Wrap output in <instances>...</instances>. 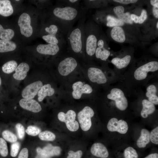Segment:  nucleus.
Instances as JSON below:
<instances>
[{"label":"nucleus","mask_w":158,"mask_h":158,"mask_svg":"<svg viewBox=\"0 0 158 158\" xmlns=\"http://www.w3.org/2000/svg\"><path fill=\"white\" fill-rule=\"evenodd\" d=\"M87 10L82 6L73 7L56 5L50 9V19L61 24L68 32L75 23L85 15Z\"/></svg>","instance_id":"f257e3e1"},{"label":"nucleus","mask_w":158,"mask_h":158,"mask_svg":"<svg viewBox=\"0 0 158 158\" xmlns=\"http://www.w3.org/2000/svg\"><path fill=\"white\" fill-rule=\"evenodd\" d=\"M86 19L84 16L78 21L77 25L68 31L66 41L67 49L72 55L85 59L84 26Z\"/></svg>","instance_id":"f03ea898"},{"label":"nucleus","mask_w":158,"mask_h":158,"mask_svg":"<svg viewBox=\"0 0 158 158\" xmlns=\"http://www.w3.org/2000/svg\"><path fill=\"white\" fill-rule=\"evenodd\" d=\"M84 30L85 53V58L88 59L95 55L101 31L100 28L90 19L85 22Z\"/></svg>","instance_id":"7ed1b4c3"},{"label":"nucleus","mask_w":158,"mask_h":158,"mask_svg":"<svg viewBox=\"0 0 158 158\" xmlns=\"http://www.w3.org/2000/svg\"><path fill=\"white\" fill-rule=\"evenodd\" d=\"M78 65L76 59L73 56L62 57L58 64V71L61 75L66 76L73 72Z\"/></svg>","instance_id":"20e7f679"},{"label":"nucleus","mask_w":158,"mask_h":158,"mask_svg":"<svg viewBox=\"0 0 158 158\" xmlns=\"http://www.w3.org/2000/svg\"><path fill=\"white\" fill-rule=\"evenodd\" d=\"M94 115L92 108L86 106L78 114V119L81 129L84 131L88 130L92 125L91 118Z\"/></svg>","instance_id":"39448f33"},{"label":"nucleus","mask_w":158,"mask_h":158,"mask_svg":"<svg viewBox=\"0 0 158 158\" xmlns=\"http://www.w3.org/2000/svg\"><path fill=\"white\" fill-rule=\"evenodd\" d=\"M76 116L75 112L72 110L68 111L66 113L60 112L58 114L59 119L65 122L67 128L73 132L77 131L79 127L78 122L75 120Z\"/></svg>","instance_id":"423d86ee"},{"label":"nucleus","mask_w":158,"mask_h":158,"mask_svg":"<svg viewBox=\"0 0 158 158\" xmlns=\"http://www.w3.org/2000/svg\"><path fill=\"white\" fill-rule=\"evenodd\" d=\"M107 97L108 99L114 101L116 107L121 110H125L128 107L127 99L123 91L120 89H112L110 93L107 95Z\"/></svg>","instance_id":"0eeeda50"},{"label":"nucleus","mask_w":158,"mask_h":158,"mask_svg":"<svg viewBox=\"0 0 158 158\" xmlns=\"http://www.w3.org/2000/svg\"><path fill=\"white\" fill-rule=\"evenodd\" d=\"M31 21L30 15L26 12L22 13L18 20V24L21 34L27 38L31 36L33 34V29L31 25Z\"/></svg>","instance_id":"6e6552de"},{"label":"nucleus","mask_w":158,"mask_h":158,"mask_svg":"<svg viewBox=\"0 0 158 158\" xmlns=\"http://www.w3.org/2000/svg\"><path fill=\"white\" fill-rule=\"evenodd\" d=\"M158 70V62L156 61H150L136 69L134 72V77L137 80H142L146 78L148 72H154Z\"/></svg>","instance_id":"1a4fd4ad"},{"label":"nucleus","mask_w":158,"mask_h":158,"mask_svg":"<svg viewBox=\"0 0 158 158\" xmlns=\"http://www.w3.org/2000/svg\"><path fill=\"white\" fill-rule=\"evenodd\" d=\"M65 47L54 43L40 44L37 46L36 50L41 54L55 56L58 54Z\"/></svg>","instance_id":"9d476101"},{"label":"nucleus","mask_w":158,"mask_h":158,"mask_svg":"<svg viewBox=\"0 0 158 158\" xmlns=\"http://www.w3.org/2000/svg\"><path fill=\"white\" fill-rule=\"evenodd\" d=\"M43 85L42 82L40 80L32 83L27 85L23 90L21 95L23 98L32 99L37 94Z\"/></svg>","instance_id":"9b49d317"},{"label":"nucleus","mask_w":158,"mask_h":158,"mask_svg":"<svg viewBox=\"0 0 158 158\" xmlns=\"http://www.w3.org/2000/svg\"><path fill=\"white\" fill-rule=\"evenodd\" d=\"M108 129L110 131H117L122 134H125L128 129L126 122L123 120L118 121L116 118H112L109 121L107 125Z\"/></svg>","instance_id":"f8f14e48"},{"label":"nucleus","mask_w":158,"mask_h":158,"mask_svg":"<svg viewBox=\"0 0 158 158\" xmlns=\"http://www.w3.org/2000/svg\"><path fill=\"white\" fill-rule=\"evenodd\" d=\"M87 75L90 80L94 83L102 84L106 83L107 78L100 69L95 67H90L87 71Z\"/></svg>","instance_id":"ddd939ff"},{"label":"nucleus","mask_w":158,"mask_h":158,"mask_svg":"<svg viewBox=\"0 0 158 158\" xmlns=\"http://www.w3.org/2000/svg\"><path fill=\"white\" fill-rule=\"evenodd\" d=\"M19 104L23 109L33 112H38L42 110L40 104L34 99L23 98L20 100Z\"/></svg>","instance_id":"4468645a"},{"label":"nucleus","mask_w":158,"mask_h":158,"mask_svg":"<svg viewBox=\"0 0 158 158\" xmlns=\"http://www.w3.org/2000/svg\"><path fill=\"white\" fill-rule=\"evenodd\" d=\"M114 12L117 18L124 23L132 24L133 22L130 18V13L129 12H124L125 8L122 6L115 7L113 9Z\"/></svg>","instance_id":"2eb2a0df"},{"label":"nucleus","mask_w":158,"mask_h":158,"mask_svg":"<svg viewBox=\"0 0 158 158\" xmlns=\"http://www.w3.org/2000/svg\"><path fill=\"white\" fill-rule=\"evenodd\" d=\"M110 35L113 40L119 43H123L126 40L125 31L121 26L113 27L110 30Z\"/></svg>","instance_id":"dca6fc26"},{"label":"nucleus","mask_w":158,"mask_h":158,"mask_svg":"<svg viewBox=\"0 0 158 158\" xmlns=\"http://www.w3.org/2000/svg\"><path fill=\"white\" fill-rule=\"evenodd\" d=\"M29 69L30 66L27 63L22 62L18 66L16 69L13 77L15 79L17 80H23L27 76V73Z\"/></svg>","instance_id":"f3484780"},{"label":"nucleus","mask_w":158,"mask_h":158,"mask_svg":"<svg viewBox=\"0 0 158 158\" xmlns=\"http://www.w3.org/2000/svg\"><path fill=\"white\" fill-rule=\"evenodd\" d=\"M92 154L97 157L106 158L109 156V152L105 146L100 143H95L92 146L91 150Z\"/></svg>","instance_id":"a211bd4d"},{"label":"nucleus","mask_w":158,"mask_h":158,"mask_svg":"<svg viewBox=\"0 0 158 158\" xmlns=\"http://www.w3.org/2000/svg\"><path fill=\"white\" fill-rule=\"evenodd\" d=\"M14 11L11 2L9 0H0V15L4 17L12 15Z\"/></svg>","instance_id":"6ab92c4d"},{"label":"nucleus","mask_w":158,"mask_h":158,"mask_svg":"<svg viewBox=\"0 0 158 158\" xmlns=\"http://www.w3.org/2000/svg\"><path fill=\"white\" fill-rule=\"evenodd\" d=\"M54 93L55 90L50 84H45L41 87L38 92V100L41 102L46 97L52 96Z\"/></svg>","instance_id":"aec40b11"},{"label":"nucleus","mask_w":158,"mask_h":158,"mask_svg":"<svg viewBox=\"0 0 158 158\" xmlns=\"http://www.w3.org/2000/svg\"><path fill=\"white\" fill-rule=\"evenodd\" d=\"M142 109L141 112V115L143 118H147L148 115L153 113L155 111V107L154 104L146 99L142 101Z\"/></svg>","instance_id":"412c9836"},{"label":"nucleus","mask_w":158,"mask_h":158,"mask_svg":"<svg viewBox=\"0 0 158 158\" xmlns=\"http://www.w3.org/2000/svg\"><path fill=\"white\" fill-rule=\"evenodd\" d=\"M131 56L130 55H127L122 58L115 57L113 58L111 63L119 69H121L127 67L130 63Z\"/></svg>","instance_id":"4be33fe9"},{"label":"nucleus","mask_w":158,"mask_h":158,"mask_svg":"<svg viewBox=\"0 0 158 158\" xmlns=\"http://www.w3.org/2000/svg\"><path fill=\"white\" fill-rule=\"evenodd\" d=\"M150 132L145 129H142L141 130L140 137L138 140L137 145L140 148L145 147L147 144L150 141Z\"/></svg>","instance_id":"5701e85b"},{"label":"nucleus","mask_w":158,"mask_h":158,"mask_svg":"<svg viewBox=\"0 0 158 158\" xmlns=\"http://www.w3.org/2000/svg\"><path fill=\"white\" fill-rule=\"evenodd\" d=\"M157 90L155 86L153 85L149 86L147 89L146 96L149 101L154 104H158V97L157 95Z\"/></svg>","instance_id":"b1692460"},{"label":"nucleus","mask_w":158,"mask_h":158,"mask_svg":"<svg viewBox=\"0 0 158 158\" xmlns=\"http://www.w3.org/2000/svg\"><path fill=\"white\" fill-rule=\"evenodd\" d=\"M16 47V44L14 42L0 39V52L13 51L15 50Z\"/></svg>","instance_id":"393cba45"},{"label":"nucleus","mask_w":158,"mask_h":158,"mask_svg":"<svg viewBox=\"0 0 158 158\" xmlns=\"http://www.w3.org/2000/svg\"><path fill=\"white\" fill-rule=\"evenodd\" d=\"M92 87L90 85L85 84L80 89L76 91H73L72 95L74 99H79L81 97L83 94H90L92 92Z\"/></svg>","instance_id":"a878e982"},{"label":"nucleus","mask_w":158,"mask_h":158,"mask_svg":"<svg viewBox=\"0 0 158 158\" xmlns=\"http://www.w3.org/2000/svg\"><path fill=\"white\" fill-rule=\"evenodd\" d=\"M45 153L51 157L60 154L61 149L59 147L53 146L49 144L42 149Z\"/></svg>","instance_id":"bb28decb"},{"label":"nucleus","mask_w":158,"mask_h":158,"mask_svg":"<svg viewBox=\"0 0 158 158\" xmlns=\"http://www.w3.org/2000/svg\"><path fill=\"white\" fill-rule=\"evenodd\" d=\"M106 47H97L95 54L96 58L103 61L107 60L110 55V52L106 48Z\"/></svg>","instance_id":"cd10ccee"},{"label":"nucleus","mask_w":158,"mask_h":158,"mask_svg":"<svg viewBox=\"0 0 158 158\" xmlns=\"http://www.w3.org/2000/svg\"><path fill=\"white\" fill-rule=\"evenodd\" d=\"M15 35V32L12 29H4L0 24V38L5 40H11Z\"/></svg>","instance_id":"c85d7f7f"},{"label":"nucleus","mask_w":158,"mask_h":158,"mask_svg":"<svg viewBox=\"0 0 158 158\" xmlns=\"http://www.w3.org/2000/svg\"><path fill=\"white\" fill-rule=\"evenodd\" d=\"M18 66V63L15 60L9 61L5 63L2 66L3 71L6 74L11 73L14 71Z\"/></svg>","instance_id":"c756f323"},{"label":"nucleus","mask_w":158,"mask_h":158,"mask_svg":"<svg viewBox=\"0 0 158 158\" xmlns=\"http://www.w3.org/2000/svg\"><path fill=\"white\" fill-rule=\"evenodd\" d=\"M80 1L79 0H59L57 1L56 5L73 7H80L81 6L80 4Z\"/></svg>","instance_id":"7c9ffc66"},{"label":"nucleus","mask_w":158,"mask_h":158,"mask_svg":"<svg viewBox=\"0 0 158 158\" xmlns=\"http://www.w3.org/2000/svg\"><path fill=\"white\" fill-rule=\"evenodd\" d=\"M39 137L42 140L52 141L56 138L55 134L51 131H45L40 133L39 135Z\"/></svg>","instance_id":"2f4dec72"},{"label":"nucleus","mask_w":158,"mask_h":158,"mask_svg":"<svg viewBox=\"0 0 158 158\" xmlns=\"http://www.w3.org/2000/svg\"><path fill=\"white\" fill-rule=\"evenodd\" d=\"M3 138L6 141L11 142H16L17 140V136L8 130H5L2 133Z\"/></svg>","instance_id":"473e14b6"},{"label":"nucleus","mask_w":158,"mask_h":158,"mask_svg":"<svg viewBox=\"0 0 158 158\" xmlns=\"http://www.w3.org/2000/svg\"><path fill=\"white\" fill-rule=\"evenodd\" d=\"M125 158H138V155L136 150L129 147L125 149L124 151Z\"/></svg>","instance_id":"72a5a7b5"},{"label":"nucleus","mask_w":158,"mask_h":158,"mask_svg":"<svg viewBox=\"0 0 158 158\" xmlns=\"http://www.w3.org/2000/svg\"><path fill=\"white\" fill-rule=\"evenodd\" d=\"M7 144L5 140L0 138V154L2 157H6L8 154Z\"/></svg>","instance_id":"f704fd0d"},{"label":"nucleus","mask_w":158,"mask_h":158,"mask_svg":"<svg viewBox=\"0 0 158 158\" xmlns=\"http://www.w3.org/2000/svg\"><path fill=\"white\" fill-rule=\"evenodd\" d=\"M41 130L37 127L30 126H28L25 130L26 133L29 135L35 136L40 133Z\"/></svg>","instance_id":"c9c22d12"},{"label":"nucleus","mask_w":158,"mask_h":158,"mask_svg":"<svg viewBox=\"0 0 158 158\" xmlns=\"http://www.w3.org/2000/svg\"><path fill=\"white\" fill-rule=\"evenodd\" d=\"M150 140L155 144H158V127L153 129L150 134Z\"/></svg>","instance_id":"e433bc0d"},{"label":"nucleus","mask_w":158,"mask_h":158,"mask_svg":"<svg viewBox=\"0 0 158 158\" xmlns=\"http://www.w3.org/2000/svg\"><path fill=\"white\" fill-rule=\"evenodd\" d=\"M20 146V144L18 142H14L12 144L10 154L12 157H15L17 156L19 151Z\"/></svg>","instance_id":"4c0bfd02"},{"label":"nucleus","mask_w":158,"mask_h":158,"mask_svg":"<svg viewBox=\"0 0 158 158\" xmlns=\"http://www.w3.org/2000/svg\"><path fill=\"white\" fill-rule=\"evenodd\" d=\"M16 128L18 138L20 139H23L25 134L23 126L21 124L18 123L16 124Z\"/></svg>","instance_id":"58836bf2"},{"label":"nucleus","mask_w":158,"mask_h":158,"mask_svg":"<svg viewBox=\"0 0 158 158\" xmlns=\"http://www.w3.org/2000/svg\"><path fill=\"white\" fill-rule=\"evenodd\" d=\"M68 156L67 158H81L83 154L82 151L79 150L76 152L70 150L68 152Z\"/></svg>","instance_id":"ea45409f"},{"label":"nucleus","mask_w":158,"mask_h":158,"mask_svg":"<svg viewBox=\"0 0 158 158\" xmlns=\"http://www.w3.org/2000/svg\"><path fill=\"white\" fill-rule=\"evenodd\" d=\"M147 11L145 9L142 10L140 16H139L138 23L140 24L143 23L147 19Z\"/></svg>","instance_id":"a19ab883"},{"label":"nucleus","mask_w":158,"mask_h":158,"mask_svg":"<svg viewBox=\"0 0 158 158\" xmlns=\"http://www.w3.org/2000/svg\"><path fill=\"white\" fill-rule=\"evenodd\" d=\"M36 151L37 154L35 158H51L45 153L42 149L40 147H37Z\"/></svg>","instance_id":"79ce46f5"},{"label":"nucleus","mask_w":158,"mask_h":158,"mask_svg":"<svg viewBox=\"0 0 158 158\" xmlns=\"http://www.w3.org/2000/svg\"><path fill=\"white\" fill-rule=\"evenodd\" d=\"M28 151L26 148H23L20 151L18 158H28Z\"/></svg>","instance_id":"37998d69"},{"label":"nucleus","mask_w":158,"mask_h":158,"mask_svg":"<svg viewBox=\"0 0 158 158\" xmlns=\"http://www.w3.org/2000/svg\"><path fill=\"white\" fill-rule=\"evenodd\" d=\"M115 2L123 4H134L136 3L138 0H114Z\"/></svg>","instance_id":"c03bdc74"},{"label":"nucleus","mask_w":158,"mask_h":158,"mask_svg":"<svg viewBox=\"0 0 158 158\" xmlns=\"http://www.w3.org/2000/svg\"><path fill=\"white\" fill-rule=\"evenodd\" d=\"M83 85V83L80 81H78L74 83L72 86L73 91H76L80 89Z\"/></svg>","instance_id":"a18cd8bd"},{"label":"nucleus","mask_w":158,"mask_h":158,"mask_svg":"<svg viewBox=\"0 0 158 158\" xmlns=\"http://www.w3.org/2000/svg\"><path fill=\"white\" fill-rule=\"evenodd\" d=\"M130 18L132 20L136 23H138L139 16L134 14H131Z\"/></svg>","instance_id":"49530a36"},{"label":"nucleus","mask_w":158,"mask_h":158,"mask_svg":"<svg viewBox=\"0 0 158 158\" xmlns=\"http://www.w3.org/2000/svg\"><path fill=\"white\" fill-rule=\"evenodd\" d=\"M152 13L154 16L156 18H158V8L153 6Z\"/></svg>","instance_id":"de8ad7c7"},{"label":"nucleus","mask_w":158,"mask_h":158,"mask_svg":"<svg viewBox=\"0 0 158 158\" xmlns=\"http://www.w3.org/2000/svg\"><path fill=\"white\" fill-rule=\"evenodd\" d=\"M150 3L153 6L158 8V0H150Z\"/></svg>","instance_id":"09e8293b"},{"label":"nucleus","mask_w":158,"mask_h":158,"mask_svg":"<svg viewBox=\"0 0 158 158\" xmlns=\"http://www.w3.org/2000/svg\"><path fill=\"white\" fill-rule=\"evenodd\" d=\"M144 158H158V154L156 153L151 154Z\"/></svg>","instance_id":"8fccbe9b"},{"label":"nucleus","mask_w":158,"mask_h":158,"mask_svg":"<svg viewBox=\"0 0 158 158\" xmlns=\"http://www.w3.org/2000/svg\"><path fill=\"white\" fill-rule=\"evenodd\" d=\"M156 26V28L157 29H158V21L157 22Z\"/></svg>","instance_id":"3c124183"},{"label":"nucleus","mask_w":158,"mask_h":158,"mask_svg":"<svg viewBox=\"0 0 158 158\" xmlns=\"http://www.w3.org/2000/svg\"><path fill=\"white\" fill-rule=\"evenodd\" d=\"M1 78L0 77V86L1 84Z\"/></svg>","instance_id":"603ef678"},{"label":"nucleus","mask_w":158,"mask_h":158,"mask_svg":"<svg viewBox=\"0 0 158 158\" xmlns=\"http://www.w3.org/2000/svg\"><path fill=\"white\" fill-rule=\"evenodd\" d=\"M16 1H19V0H16Z\"/></svg>","instance_id":"864d4df0"}]
</instances>
